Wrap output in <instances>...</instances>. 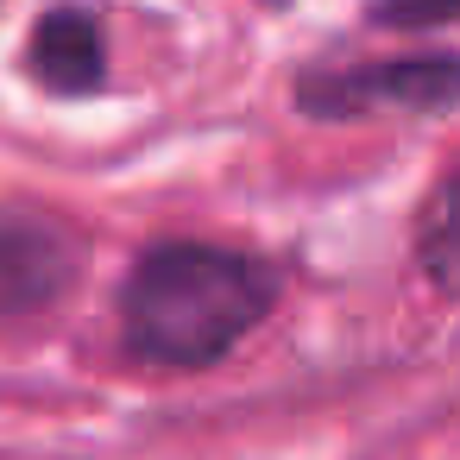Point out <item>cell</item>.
<instances>
[{
  "instance_id": "7",
  "label": "cell",
  "mask_w": 460,
  "mask_h": 460,
  "mask_svg": "<svg viewBox=\"0 0 460 460\" xmlns=\"http://www.w3.org/2000/svg\"><path fill=\"white\" fill-rule=\"evenodd\" d=\"M271 7H278V0H271Z\"/></svg>"
},
{
  "instance_id": "3",
  "label": "cell",
  "mask_w": 460,
  "mask_h": 460,
  "mask_svg": "<svg viewBox=\"0 0 460 460\" xmlns=\"http://www.w3.org/2000/svg\"><path fill=\"white\" fill-rule=\"evenodd\" d=\"M76 278V240L45 215L0 208V322L51 309Z\"/></svg>"
},
{
  "instance_id": "2",
  "label": "cell",
  "mask_w": 460,
  "mask_h": 460,
  "mask_svg": "<svg viewBox=\"0 0 460 460\" xmlns=\"http://www.w3.org/2000/svg\"><path fill=\"white\" fill-rule=\"evenodd\" d=\"M309 114L353 120V114H429L460 102V58H391V64H353L309 76L296 89Z\"/></svg>"
},
{
  "instance_id": "5",
  "label": "cell",
  "mask_w": 460,
  "mask_h": 460,
  "mask_svg": "<svg viewBox=\"0 0 460 460\" xmlns=\"http://www.w3.org/2000/svg\"><path fill=\"white\" fill-rule=\"evenodd\" d=\"M416 259L429 271L435 290L460 296V164L441 177V190L429 196L422 208V227H416Z\"/></svg>"
},
{
  "instance_id": "1",
  "label": "cell",
  "mask_w": 460,
  "mask_h": 460,
  "mask_svg": "<svg viewBox=\"0 0 460 460\" xmlns=\"http://www.w3.org/2000/svg\"><path fill=\"white\" fill-rule=\"evenodd\" d=\"M271 303H278V278L252 252L171 240L133 265L120 290V334L133 359L190 372L234 353L271 315Z\"/></svg>"
},
{
  "instance_id": "6",
  "label": "cell",
  "mask_w": 460,
  "mask_h": 460,
  "mask_svg": "<svg viewBox=\"0 0 460 460\" xmlns=\"http://www.w3.org/2000/svg\"><path fill=\"white\" fill-rule=\"evenodd\" d=\"M447 20H460V0H385L378 7V26H397V32H429Z\"/></svg>"
},
{
  "instance_id": "4",
  "label": "cell",
  "mask_w": 460,
  "mask_h": 460,
  "mask_svg": "<svg viewBox=\"0 0 460 460\" xmlns=\"http://www.w3.org/2000/svg\"><path fill=\"white\" fill-rule=\"evenodd\" d=\"M32 70H39V83L58 89V95H89V89H102V76H108V45H102L95 13H83V7L45 13L39 32H32Z\"/></svg>"
}]
</instances>
